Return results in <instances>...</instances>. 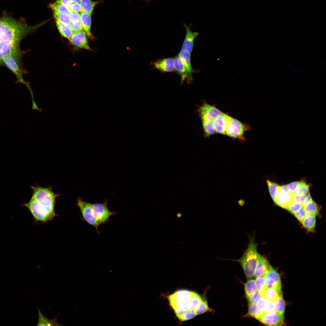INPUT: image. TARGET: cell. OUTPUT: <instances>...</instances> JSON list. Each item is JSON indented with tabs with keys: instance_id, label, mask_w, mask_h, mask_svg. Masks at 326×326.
Segmentation results:
<instances>
[{
	"instance_id": "6da1fadb",
	"label": "cell",
	"mask_w": 326,
	"mask_h": 326,
	"mask_svg": "<svg viewBox=\"0 0 326 326\" xmlns=\"http://www.w3.org/2000/svg\"><path fill=\"white\" fill-rule=\"evenodd\" d=\"M43 25H29L24 19H16L5 13L0 17V65L4 57L20 50L23 38Z\"/></svg>"
},
{
	"instance_id": "7a4b0ae2",
	"label": "cell",
	"mask_w": 326,
	"mask_h": 326,
	"mask_svg": "<svg viewBox=\"0 0 326 326\" xmlns=\"http://www.w3.org/2000/svg\"><path fill=\"white\" fill-rule=\"evenodd\" d=\"M168 299L176 316L181 321L189 320L203 313V299L195 292L179 290L169 295Z\"/></svg>"
},
{
	"instance_id": "3957f363",
	"label": "cell",
	"mask_w": 326,
	"mask_h": 326,
	"mask_svg": "<svg viewBox=\"0 0 326 326\" xmlns=\"http://www.w3.org/2000/svg\"><path fill=\"white\" fill-rule=\"evenodd\" d=\"M248 237L247 249L241 257L235 260L240 264L247 278L249 279L254 276L259 254L257 252L258 245L255 240L254 236Z\"/></svg>"
},
{
	"instance_id": "277c9868",
	"label": "cell",
	"mask_w": 326,
	"mask_h": 326,
	"mask_svg": "<svg viewBox=\"0 0 326 326\" xmlns=\"http://www.w3.org/2000/svg\"><path fill=\"white\" fill-rule=\"evenodd\" d=\"M31 188L33 191L32 197L47 211L55 213L54 207L56 200L59 195L55 193L51 187H43L39 186H32Z\"/></svg>"
},
{
	"instance_id": "5b68a950",
	"label": "cell",
	"mask_w": 326,
	"mask_h": 326,
	"mask_svg": "<svg viewBox=\"0 0 326 326\" xmlns=\"http://www.w3.org/2000/svg\"><path fill=\"white\" fill-rule=\"evenodd\" d=\"M22 56L21 50L14 52L3 58L2 66L6 67L14 74L17 82L24 84L31 90L29 85L23 78L24 71L22 64Z\"/></svg>"
},
{
	"instance_id": "8992f818",
	"label": "cell",
	"mask_w": 326,
	"mask_h": 326,
	"mask_svg": "<svg viewBox=\"0 0 326 326\" xmlns=\"http://www.w3.org/2000/svg\"><path fill=\"white\" fill-rule=\"evenodd\" d=\"M34 218L37 221L46 222L52 219L56 214L51 213L41 206L37 201L32 197L28 203L24 204Z\"/></svg>"
},
{
	"instance_id": "52a82bcc",
	"label": "cell",
	"mask_w": 326,
	"mask_h": 326,
	"mask_svg": "<svg viewBox=\"0 0 326 326\" xmlns=\"http://www.w3.org/2000/svg\"><path fill=\"white\" fill-rule=\"evenodd\" d=\"M108 203V200H105L103 203L92 204L93 215L99 225L107 222L110 216L116 213L109 210L107 207Z\"/></svg>"
},
{
	"instance_id": "ba28073f",
	"label": "cell",
	"mask_w": 326,
	"mask_h": 326,
	"mask_svg": "<svg viewBox=\"0 0 326 326\" xmlns=\"http://www.w3.org/2000/svg\"><path fill=\"white\" fill-rule=\"evenodd\" d=\"M246 125L239 121L230 117L227 125L225 134L233 138L244 141V134L247 129Z\"/></svg>"
},
{
	"instance_id": "9c48e42d",
	"label": "cell",
	"mask_w": 326,
	"mask_h": 326,
	"mask_svg": "<svg viewBox=\"0 0 326 326\" xmlns=\"http://www.w3.org/2000/svg\"><path fill=\"white\" fill-rule=\"evenodd\" d=\"M92 204L84 201L80 198H78L77 201V205L80 209L83 218L89 225L95 227L98 232L97 227L99 225L93 215Z\"/></svg>"
},
{
	"instance_id": "30bf717a",
	"label": "cell",
	"mask_w": 326,
	"mask_h": 326,
	"mask_svg": "<svg viewBox=\"0 0 326 326\" xmlns=\"http://www.w3.org/2000/svg\"><path fill=\"white\" fill-rule=\"evenodd\" d=\"M293 194L286 185L280 186L275 203L278 206L286 209L293 201Z\"/></svg>"
},
{
	"instance_id": "8fae6325",
	"label": "cell",
	"mask_w": 326,
	"mask_h": 326,
	"mask_svg": "<svg viewBox=\"0 0 326 326\" xmlns=\"http://www.w3.org/2000/svg\"><path fill=\"white\" fill-rule=\"evenodd\" d=\"M284 317L275 311L263 313L258 319L262 323L268 326H281L284 324Z\"/></svg>"
},
{
	"instance_id": "7c38bea8",
	"label": "cell",
	"mask_w": 326,
	"mask_h": 326,
	"mask_svg": "<svg viewBox=\"0 0 326 326\" xmlns=\"http://www.w3.org/2000/svg\"><path fill=\"white\" fill-rule=\"evenodd\" d=\"M198 112L202 121H212L222 113L215 107L206 103L200 107Z\"/></svg>"
},
{
	"instance_id": "4fadbf2b",
	"label": "cell",
	"mask_w": 326,
	"mask_h": 326,
	"mask_svg": "<svg viewBox=\"0 0 326 326\" xmlns=\"http://www.w3.org/2000/svg\"><path fill=\"white\" fill-rule=\"evenodd\" d=\"M69 40L75 49L91 50L88 45L87 36L83 30L74 32Z\"/></svg>"
},
{
	"instance_id": "5bb4252c",
	"label": "cell",
	"mask_w": 326,
	"mask_h": 326,
	"mask_svg": "<svg viewBox=\"0 0 326 326\" xmlns=\"http://www.w3.org/2000/svg\"><path fill=\"white\" fill-rule=\"evenodd\" d=\"M264 276L267 287L281 288L280 275L271 266Z\"/></svg>"
},
{
	"instance_id": "9a60e30c",
	"label": "cell",
	"mask_w": 326,
	"mask_h": 326,
	"mask_svg": "<svg viewBox=\"0 0 326 326\" xmlns=\"http://www.w3.org/2000/svg\"><path fill=\"white\" fill-rule=\"evenodd\" d=\"M230 117L226 114L222 113L215 118L212 122L216 132L221 134H225L227 125Z\"/></svg>"
},
{
	"instance_id": "2e32d148",
	"label": "cell",
	"mask_w": 326,
	"mask_h": 326,
	"mask_svg": "<svg viewBox=\"0 0 326 326\" xmlns=\"http://www.w3.org/2000/svg\"><path fill=\"white\" fill-rule=\"evenodd\" d=\"M178 56L184 65L187 70L188 78L187 83H191L193 80L192 75L195 71L193 69L190 61L191 53L185 50H182L179 52Z\"/></svg>"
},
{
	"instance_id": "e0dca14e",
	"label": "cell",
	"mask_w": 326,
	"mask_h": 326,
	"mask_svg": "<svg viewBox=\"0 0 326 326\" xmlns=\"http://www.w3.org/2000/svg\"><path fill=\"white\" fill-rule=\"evenodd\" d=\"M184 25L186 29V35L181 50H186L191 54L193 47L194 40L199 34L192 31L191 30L190 26H187L185 24Z\"/></svg>"
},
{
	"instance_id": "ac0fdd59",
	"label": "cell",
	"mask_w": 326,
	"mask_h": 326,
	"mask_svg": "<svg viewBox=\"0 0 326 326\" xmlns=\"http://www.w3.org/2000/svg\"><path fill=\"white\" fill-rule=\"evenodd\" d=\"M173 58H168L158 59L153 62L154 68L162 72H169L174 71Z\"/></svg>"
},
{
	"instance_id": "d6986e66",
	"label": "cell",
	"mask_w": 326,
	"mask_h": 326,
	"mask_svg": "<svg viewBox=\"0 0 326 326\" xmlns=\"http://www.w3.org/2000/svg\"><path fill=\"white\" fill-rule=\"evenodd\" d=\"M174 71L177 73L181 78V84L184 81H187L188 76L186 68L182 62L177 55L173 59Z\"/></svg>"
},
{
	"instance_id": "ffe728a7",
	"label": "cell",
	"mask_w": 326,
	"mask_h": 326,
	"mask_svg": "<svg viewBox=\"0 0 326 326\" xmlns=\"http://www.w3.org/2000/svg\"><path fill=\"white\" fill-rule=\"evenodd\" d=\"M271 266L267 259L259 254L258 260L254 276L256 278L264 276Z\"/></svg>"
},
{
	"instance_id": "44dd1931",
	"label": "cell",
	"mask_w": 326,
	"mask_h": 326,
	"mask_svg": "<svg viewBox=\"0 0 326 326\" xmlns=\"http://www.w3.org/2000/svg\"><path fill=\"white\" fill-rule=\"evenodd\" d=\"M81 21L84 31L87 37L93 39L94 37L91 32V14L85 12H80Z\"/></svg>"
},
{
	"instance_id": "7402d4cb",
	"label": "cell",
	"mask_w": 326,
	"mask_h": 326,
	"mask_svg": "<svg viewBox=\"0 0 326 326\" xmlns=\"http://www.w3.org/2000/svg\"><path fill=\"white\" fill-rule=\"evenodd\" d=\"M261 296L270 301L275 302L282 296V289L274 287H267L261 293Z\"/></svg>"
},
{
	"instance_id": "603a6c76",
	"label": "cell",
	"mask_w": 326,
	"mask_h": 326,
	"mask_svg": "<svg viewBox=\"0 0 326 326\" xmlns=\"http://www.w3.org/2000/svg\"><path fill=\"white\" fill-rule=\"evenodd\" d=\"M38 318L37 323L38 326H60L62 324H60L57 321V317H55L54 318L49 319L45 317L41 312L40 310L37 307Z\"/></svg>"
},
{
	"instance_id": "cb8c5ba5",
	"label": "cell",
	"mask_w": 326,
	"mask_h": 326,
	"mask_svg": "<svg viewBox=\"0 0 326 326\" xmlns=\"http://www.w3.org/2000/svg\"><path fill=\"white\" fill-rule=\"evenodd\" d=\"M315 216L307 214L301 222L304 228L309 232H313L315 230L316 223Z\"/></svg>"
},
{
	"instance_id": "d4e9b609",
	"label": "cell",
	"mask_w": 326,
	"mask_h": 326,
	"mask_svg": "<svg viewBox=\"0 0 326 326\" xmlns=\"http://www.w3.org/2000/svg\"><path fill=\"white\" fill-rule=\"evenodd\" d=\"M56 23L58 29L62 36L69 40L73 33L70 25L62 24L57 21H56Z\"/></svg>"
},
{
	"instance_id": "484cf974",
	"label": "cell",
	"mask_w": 326,
	"mask_h": 326,
	"mask_svg": "<svg viewBox=\"0 0 326 326\" xmlns=\"http://www.w3.org/2000/svg\"><path fill=\"white\" fill-rule=\"evenodd\" d=\"M49 6L52 9L53 12H57L66 14L69 16L72 13L69 7L57 2L50 4L49 5Z\"/></svg>"
},
{
	"instance_id": "4316f807",
	"label": "cell",
	"mask_w": 326,
	"mask_h": 326,
	"mask_svg": "<svg viewBox=\"0 0 326 326\" xmlns=\"http://www.w3.org/2000/svg\"><path fill=\"white\" fill-rule=\"evenodd\" d=\"M80 3L81 5L80 12H85L91 14L97 3L91 0H81Z\"/></svg>"
},
{
	"instance_id": "83f0119b",
	"label": "cell",
	"mask_w": 326,
	"mask_h": 326,
	"mask_svg": "<svg viewBox=\"0 0 326 326\" xmlns=\"http://www.w3.org/2000/svg\"><path fill=\"white\" fill-rule=\"evenodd\" d=\"M263 312L259 310L255 303H249L248 311L246 316H251L258 320Z\"/></svg>"
},
{
	"instance_id": "f1b7e54d",
	"label": "cell",
	"mask_w": 326,
	"mask_h": 326,
	"mask_svg": "<svg viewBox=\"0 0 326 326\" xmlns=\"http://www.w3.org/2000/svg\"><path fill=\"white\" fill-rule=\"evenodd\" d=\"M309 186L305 181H301L295 193L298 195L305 197L310 193Z\"/></svg>"
},
{
	"instance_id": "f546056e",
	"label": "cell",
	"mask_w": 326,
	"mask_h": 326,
	"mask_svg": "<svg viewBox=\"0 0 326 326\" xmlns=\"http://www.w3.org/2000/svg\"><path fill=\"white\" fill-rule=\"evenodd\" d=\"M249 279L245 284V293L247 298L257 291L255 280L251 279Z\"/></svg>"
},
{
	"instance_id": "4dcf8cb0",
	"label": "cell",
	"mask_w": 326,
	"mask_h": 326,
	"mask_svg": "<svg viewBox=\"0 0 326 326\" xmlns=\"http://www.w3.org/2000/svg\"><path fill=\"white\" fill-rule=\"evenodd\" d=\"M270 194L273 200L276 202L280 185L275 183L271 182L269 180L266 181Z\"/></svg>"
},
{
	"instance_id": "1f68e13d",
	"label": "cell",
	"mask_w": 326,
	"mask_h": 326,
	"mask_svg": "<svg viewBox=\"0 0 326 326\" xmlns=\"http://www.w3.org/2000/svg\"><path fill=\"white\" fill-rule=\"evenodd\" d=\"M304 207L307 214L316 216L319 213L318 205L313 200Z\"/></svg>"
},
{
	"instance_id": "d6a6232c",
	"label": "cell",
	"mask_w": 326,
	"mask_h": 326,
	"mask_svg": "<svg viewBox=\"0 0 326 326\" xmlns=\"http://www.w3.org/2000/svg\"><path fill=\"white\" fill-rule=\"evenodd\" d=\"M275 311L281 315H283L285 308V301L283 295L279 297L274 302Z\"/></svg>"
},
{
	"instance_id": "836d02e7",
	"label": "cell",
	"mask_w": 326,
	"mask_h": 326,
	"mask_svg": "<svg viewBox=\"0 0 326 326\" xmlns=\"http://www.w3.org/2000/svg\"><path fill=\"white\" fill-rule=\"evenodd\" d=\"M53 16L56 21L62 24L70 25V20L69 16L67 15L57 12H53Z\"/></svg>"
},
{
	"instance_id": "e575fe53",
	"label": "cell",
	"mask_w": 326,
	"mask_h": 326,
	"mask_svg": "<svg viewBox=\"0 0 326 326\" xmlns=\"http://www.w3.org/2000/svg\"><path fill=\"white\" fill-rule=\"evenodd\" d=\"M202 126L203 130L207 136L215 133L216 131L213 126L212 121H202Z\"/></svg>"
},
{
	"instance_id": "d590c367",
	"label": "cell",
	"mask_w": 326,
	"mask_h": 326,
	"mask_svg": "<svg viewBox=\"0 0 326 326\" xmlns=\"http://www.w3.org/2000/svg\"><path fill=\"white\" fill-rule=\"evenodd\" d=\"M257 290L260 294L267 287L264 276L257 277L255 280Z\"/></svg>"
},
{
	"instance_id": "8d00e7d4",
	"label": "cell",
	"mask_w": 326,
	"mask_h": 326,
	"mask_svg": "<svg viewBox=\"0 0 326 326\" xmlns=\"http://www.w3.org/2000/svg\"><path fill=\"white\" fill-rule=\"evenodd\" d=\"M303 207L302 204L293 201L286 209L294 215Z\"/></svg>"
},
{
	"instance_id": "74e56055",
	"label": "cell",
	"mask_w": 326,
	"mask_h": 326,
	"mask_svg": "<svg viewBox=\"0 0 326 326\" xmlns=\"http://www.w3.org/2000/svg\"><path fill=\"white\" fill-rule=\"evenodd\" d=\"M275 311L274 302L267 300L263 313H270Z\"/></svg>"
},
{
	"instance_id": "f35d334b",
	"label": "cell",
	"mask_w": 326,
	"mask_h": 326,
	"mask_svg": "<svg viewBox=\"0 0 326 326\" xmlns=\"http://www.w3.org/2000/svg\"><path fill=\"white\" fill-rule=\"evenodd\" d=\"M261 297V294L256 291L247 298L249 303H256L258 299Z\"/></svg>"
},
{
	"instance_id": "ab89813d",
	"label": "cell",
	"mask_w": 326,
	"mask_h": 326,
	"mask_svg": "<svg viewBox=\"0 0 326 326\" xmlns=\"http://www.w3.org/2000/svg\"><path fill=\"white\" fill-rule=\"evenodd\" d=\"M294 215L297 219L301 222L306 216L307 214L303 207Z\"/></svg>"
},
{
	"instance_id": "60d3db41",
	"label": "cell",
	"mask_w": 326,
	"mask_h": 326,
	"mask_svg": "<svg viewBox=\"0 0 326 326\" xmlns=\"http://www.w3.org/2000/svg\"><path fill=\"white\" fill-rule=\"evenodd\" d=\"M267 300V299L261 297L258 299L255 303L257 308L263 312Z\"/></svg>"
},
{
	"instance_id": "b9f144b4",
	"label": "cell",
	"mask_w": 326,
	"mask_h": 326,
	"mask_svg": "<svg viewBox=\"0 0 326 326\" xmlns=\"http://www.w3.org/2000/svg\"><path fill=\"white\" fill-rule=\"evenodd\" d=\"M69 25L73 32L83 30L81 21L74 23H70Z\"/></svg>"
},
{
	"instance_id": "7bdbcfd3",
	"label": "cell",
	"mask_w": 326,
	"mask_h": 326,
	"mask_svg": "<svg viewBox=\"0 0 326 326\" xmlns=\"http://www.w3.org/2000/svg\"><path fill=\"white\" fill-rule=\"evenodd\" d=\"M69 17L70 23H74L81 21L79 13L78 12H72L69 16Z\"/></svg>"
},
{
	"instance_id": "ee69618b",
	"label": "cell",
	"mask_w": 326,
	"mask_h": 326,
	"mask_svg": "<svg viewBox=\"0 0 326 326\" xmlns=\"http://www.w3.org/2000/svg\"><path fill=\"white\" fill-rule=\"evenodd\" d=\"M300 181H295L292 182L286 185L289 190L292 193H295L296 191L299 186Z\"/></svg>"
},
{
	"instance_id": "f6af8a7d",
	"label": "cell",
	"mask_w": 326,
	"mask_h": 326,
	"mask_svg": "<svg viewBox=\"0 0 326 326\" xmlns=\"http://www.w3.org/2000/svg\"><path fill=\"white\" fill-rule=\"evenodd\" d=\"M71 12H80L81 5L80 2L73 3L69 8Z\"/></svg>"
},
{
	"instance_id": "bcb514c9",
	"label": "cell",
	"mask_w": 326,
	"mask_h": 326,
	"mask_svg": "<svg viewBox=\"0 0 326 326\" xmlns=\"http://www.w3.org/2000/svg\"><path fill=\"white\" fill-rule=\"evenodd\" d=\"M304 198L305 197L298 195L295 193L293 194L292 200L293 201L302 204Z\"/></svg>"
},
{
	"instance_id": "7dc6e473",
	"label": "cell",
	"mask_w": 326,
	"mask_h": 326,
	"mask_svg": "<svg viewBox=\"0 0 326 326\" xmlns=\"http://www.w3.org/2000/svg\"><path fill=\"white\" fill-rule=\"evenodd\" d=\"M312 200L309 193L308 195L305 197L302 203L303 206L304 207Z\"/></svg>"
},
{
	"instance_id": "c3c4849f",
	"label": "cell",
	"mask_w": 326,
	"mask_h": 326,
	"mask_svg": "<svg viewBox=\"0 0 326 326\" xmlns=\"http://www.w3.org/2000/svg\"><path fill=\"white\" fill-rule=\"evenodd\" d=\"M56 2H59L69 8L73 3L71 0H56Z\"/></svg>"
},
{
	"instance_id": "681fc988",
	"label": "cell",
	"mask_w": 326,
	"mask_h": 326,
	"mask_svg": "<svg viewBox=\"0 0 326 326\" xmlns=\"http://www.w3.org/2000/svg\"><path fill=\"white\" fill-rule=\"evenodd\" d=\"M73 3L80 2L81 0H71Z\"/></svg>"
}]
</instances>
